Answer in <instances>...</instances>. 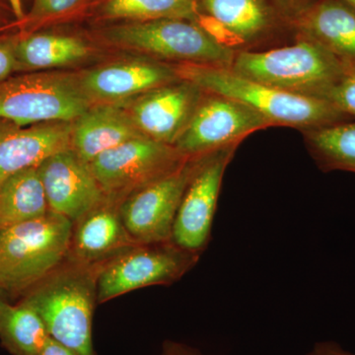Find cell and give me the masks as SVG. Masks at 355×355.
<instances>
[{
    "label": "cell",
    "mask_w": 355,
    "mask_h": 355,
    "mask_svg": "<svg viewBox=\"0 0 355 355\" xmlns=\"http://www.w3.org/2000/svg\"><path fill=\"white\" fill-rule=\"evenodd\" d=\"M16 69H18V62L15 44L0 43V83L6 80Z\"/></svg>",
    "instance_id": "4316f807"
},
{
    "label": "cell",
    "mask_w": 355,
    "mask_h": 355,
    "mask_svg": "<svg viewBox=\"0 0 355 355\" xmlns=\"http://www.w3.org/2000/svg\"><path fill=\"white\" fill-rule=\"evenodd\" d=\"M9 3H10L11 8H12V11L14 15L16 16L18 20H24L25 15L23 13L22 8V2L21 0H9Z\"/></svg>",
    "instance_id": "4dcf8cb0"
},
{
    "label": "cell",
    "mask_w": 355,
    "mask_h": 355,
    "mask_svg": "<svg viewBox=\"0 0 355 355\" xmlns=\"http://www.w3.org/2000/svg\"><path fill=\"white\" fill-rule=\"evenodd\" d=\"M180 78L197 84L207 92L244 103L272 127L296 128L301 132L354 121L335 105L270 87L235 73L230 69L197 64H175Z\"/></svg>",
    "instance_id": "7a4b0ae2"
},
{
    "label": "cell",
    "mask_w": 355,
    "mask_h": 355,
    "mask_svg": "<svg viewBox=\"0 0 355 355\" xmlns=\"http://www.w3.org/2000/svg\"><path fill=\"white\" fill-rule=\"evenodd\" d=\"M78 78L84 93L96 105L128 101L180 76L175 64L137 58L96 67Z\"/></svg>",
    "instance_id": "5bb4252c"
},
{
    "label": "cell",
    "mask_w": 355,
    "mask_h": 355,
    "mask_svg": "<svg viewBox=\"0 0 355 355\" xmlns=\"http://www.w3.org/2000/svg\"><path fill=\"white\" fill-rule=\"evenodd\" d=\"M307 355H355L354 352L343 349L340 343L334 340H323L315 343Z\"/></svg>",
    "instance_id": "83f0119b"
},
{
    "label": "cell",
    "mask_w": 355,
    "mask_h": 355,
    "mask_svg": "<svg viewBox=\"0 0 355 355\" xmlns=\"http://www.w3.org/2000/svg\"><path fill=\"white\" fill-rule=\"evenodd\" d=\"M106 41L174 64L230 69L235 50L219 43L195 21L160 19L127 22L106 28Z\"/></svg>",
    "instance_id": "5b68a950"
},
{
    "label": "cell",
    "mask_w": 355,
    "mask_h": 355,
    "mask_svg": "<svg viewBox=\"0 0 355 355\" xmlns=\"http://www.w3.org/2000/svg\"><path fill=\"white\" fill-rule=\"evenodd\" d=\"M200 256L172 241L130 248L101 266L97 302H106L142 287L174 284L197 265Z\"/></svg>",
    "instance_id": "52a82bcc"
},
{
    "label": "cell",
    "mask_w": 355,
    "mask_h": 355,
    "mask_svg": "<svg viewBox=\"0 0 355 355\" xmlns=\"http://www.w3.org/2000/svg\"><path fill=\"white\" fill-rule=\"evenodd\" d=\"M205 90L180 78L133 99L123 107L137 128L156 141L174 146L188 127Z\"/></svg>",
    "instance_id": "7c38bea8"
},
{
    "label": "cell",
    "mask_w": 355,
    "mask_h": 355,
    "mask_svg": "<svg viewBox=\"0 0 355 355\" xmlns=\"http://www.w3.org/2000/svg\"><path fill=\"white\" fill-rule=\"evenodd\" d=\"M161 355H205L202 352L184 343L166 340Z\"/></svg>",
    "instance_id": "f1b7e54d"
},
{
    "label": "cell",
    "mask_w": 355,
    "mask_h": 355,
    "mask_svg": "<svg viewBox=\"0 0 355 355\" xmlns=\"http://www.w3.org/2000/svg\"><path fill=\"white\" fill-rule=\"evenodd\" d=\"M39 355H77L76 352H72L69 347L57 342V340L49 338L48 342L46 343L43 349L40 352Z\"/></svg>",
    "instance_id": "f546056e"
},
{
    "label": "cell",
    "mask_w": 355,
    "mask_h": 355,
    "mask_svg": "<svg viewBox=\"0 0 355 355\" xmlns=\"http://www.w3.org/2000/svg\"><path fill=\"white\" fill-rule=\"evenodd\" d=\"M237 148L226 147L200 158L175 217L171 241L178 247L198 254L207 249L224 175Z\"/></svg>",
    "instance_id": "8fae6325"
},
{
    "label": "cell",
    "mask_w": 355,
    "mask_h": 355,
    "mask_svg": "<svg viewBox=\"0 0 355 355\" xmlns=\"http://www.w3.org/2000/svg\"><path fill=\"white\" fill-rule=\"evenodd\" d=\"M140 135L144 133L121 104H96L73 121L71 149L90 164L100 154Z\"/></svg>",
    "instance_id": "ac0fdd59"
},
{
    "label": "cell",
    "mask_w": 355,
    "mask_h": 355,
    "mask_svg": "<svg viewBox=\"0 0 355 355\" xmlns=\"http://www.w3.org/2000/svg\"><path fill=\"white\" fill-rule=\"evenodd\" d=\"M203 13L218 23L236 51H258L272 31L275 18L268 0H198Z\"/></svg>",
    "instance_id": "d6986e66"
},
{
    "label": "cell",
    "mask_w": 355,
    "mask_h": 355,
    "mask_svg": "<svg viewBox=\"0 0 355 355\" xmlns=\"http://www.w3.org/2000/svg\"><path fill=\"white\" fill-rule=\"evenodd\" d=\"M103 18L144 22L160 19H186L197 22L198 0H105L99 11Z\"/></svg>",
    "instance_id": "cb8c5ba5"
},
{
    "label": "cell",
    "mask_w": 355,
    "mask_h": 355,
    "mask_svg": "<svg viewBox=\"0 0 355 355\" xmlns=\"http://www.w3.org/2000/svg\"><path fill=\"white\" fill-rule=\"evenodd\" d=\"M311 157L324 173L355 174V121L302 132Z\"/></svg>",
    "instance_id": "7402d4cb"
},
{
    "label": "cell",
    "mask_w": 355,
    "mask_h": 355,
    "mask_svg": "<svg viewBox=\"0 0 355 355\" xmlns=\"http://www.w3.org/2000/svg\"><path fill=\"white\" fill-rule=\"evenodd\" d=\"M200 158L202 156L187 159L175 171L121 200V220L137 244L171 241L175 217Z\"/></svg>",
    "instance_id": "30bf717a"
},
{
    "label": "cell",
    "mask_w": 355,
    "mask_h": 355,
    "mask_svg": "<svg viewBox=\"0 0 355 355\" xmlns=\"http://www.w3.org/2000/svg\"><path fill=\"white\" fill-rule=\"evenodd\" d=\"M87 44L76 37L35 34L15 44L18 69H55L76 64L87 58Z\"/></svg>",
    "instance_id": "44dd1931"
},
{
    "label": "cell",
    "mask_w": 355,
    "mask_h": 355,
    "mask_svg": "<svg viewBox=\"0 0 355 355\" xmlns=\"http://www.w3.org/2000/svg\"><path fill=\"white\" fill-rule=\"evenodd\" d=\"M49 336L36 311L22 302L0 306V340L12 355H39Z\"/></svg>",
    "instance_id": "603a6c76"
},
{
    "label": "cell",
    "mask_w": 355,
    "mask_h": 355,
    "mask_svg": "<svg viewBox=\"0 0 355 355\" xmlns=\"http://www.w3.org/2000/svg\"><path fill=\"white\" fill-rule=\"evenodd\" d=\"M298 35L314 40L347 69H355V11L340 0H316L296 19Z\"/></svg>",
    "instance_id": "e0dca14e"
},
{
    "label": "cell",
    "mask_w": 355,
    "mask_h": 355,
    "mask_svg": "<svg viewBox=\"0 0 355 355\" xmlns=\"http://www.w3.org/2000/svg\"><path fill=\"white\" fill-rule=\"evenodd\" d=\"M340 1L347 4V6H349L350 8L354 9L355 11V0H340Z\"/></svg>",
    "instance_id": "1f68e13d"
},
{
    "label": "cell",
    "mask_w": 355,
    "mask_h": 355,
    "mask_svg": "<svg viewBox=\"0 0 355 355\" xmlns=\"http://www.w3.org/2000/svg\"><path fill=\"white\" fill-rule=\"evenodd\" d=\"M74 223L46 216L0 230V292L22 296L67 260Z\"/></svg>",
    "instance_id": "277c9868"
},
{
    "label": "cell",
    "mask_w": 355,
    "mask_h": 355,
    "mask_svg": "<svg viewBox=\"0 0 355 355\" xmlns=\"http://www.w3.org/2000/svg\"><path fill=\"white\" fill-rule=\"evenodd\" d=\"M92 106L72 74H28L0 83V119L17 127L74 121Z\"/></svg>",
    "instance_id": "8992f818"
},
{
    "label": "cell",
    "mask_w": 355,
    "mask_h": 355,
    "mask_svg": "<svg viewBox=\"0 0 355 355\" xmlns=\"http://www.w3.org/2000/svg\"><path fill=\"white\" fill-rule=\"evenodd\" d=\"M270 127V121L244 103L205 91L174 147L184 157H200L226 147L239 146L252 133Z\"/></svg>",
    "instance_id": "9c48e42d"
},
{
    "label": "cell",
    "mask_w": 355,
    "mask_h": 355,
    "mask_svg": "<svg viewBox=\"0 0 355 355\" xmlns=\"http://www.w3.org/2000/svg\"><path fill=\"white\" fill-rule=\"evenodd\" d=\"M49 211L38 167L15 173L0 183V230L40 218Z\"/></svg>",
    "instance_id": "ffe728a7"
},
{
    "label": "cell",
    "mask_w": 355,
    "mask_h": 355,
    "mask_svg": "<svg viewBox=\"0 0 355 355\" xmlns=\"http://www.w3.org/2000/svg\"><path fill=\"white\" fill-rule=\"evenodd\" d=\"M6 300H8V299H7L6 296L3 295V294H2L1 292H0V306H1L2 303H3L4 301Z\"/></svg>",
    "instance_id": "d6a6232c"
},
{
    "label": "cell",
    "mask_w": 355,
    "mask_h": 355,
    "mask_svg": "<svg viewBox=\"0 0 355 355\" xmlns=\"http://www.w3.org/2000/svg\"><path fill=\"white\" fill-rule=\"evenodd\" d=\"M324 100L355 121V69H347L345 76L329 91Z\"/></svg>",
    "instance_id": "484cf974"
},
{
    "label": "cell",
    "mask_w": 355,
    "mask_h": 355,
    "mask_svg": "<svg viewBox=\"0 0 355 355\" xmlns=\"http://www.w3.org/2000/svg\"><path fill=\"white\" fill-rule=\"evenodd\" d=\"M72 130L73 121H51L0 132V183L71 148Z\"/></svg>",
    "instance_id": "2e32d148"
},
{
    "label": "cell",
    "mask_w": 355,
    "mask_h": 355,
    "mask_svg": "<svg viewBox=\"0 0 355 355\" xmlns=\"http://www.w3.org/2000/svg\"><path fill=\"white\" fill-rule=\"evenodd\" d=\"M0 22H1V14H0Z\"/></svg>",
    "instance_id": "836d02e7"
},
{
    "label": "cell",
    "mask_w": 355,
    "mask_h": 355,
    "mask_svg": "<svg viewBox=\"0 0 355 355\" xmlns=\"http://www.w3.org/2000/svg\"><path fill=\"white\" fill-rule=\"evenodd\" d=\"M38 170L49 209L73 223L106 200L89 165L71 148L50 156Z\"/></svg>",
    "instance_id": "4fadbf2b"
},
{
    "label": "cell",
    "mask_w": 355,
    "mask_h": 355,
    "mask_svg": "<svg viewBox=\"0 0 355 355\" xmlns=\"http://www.w3.org/2000/svg\"><path fill=\"white\" fill-rule=\"evenodd\" d=\"M187 157L174 146L140 135L105 151L90 163L107 200L123 198L178 169Z\"/></svg>",
    "instance_id": "ba28073f"
},
{
    "label": "cell",
    "mask_w": 355,
    "mask_h": 355,
    "mask_svg": "<svg viewBox=\"0 0 355 355\" xmlns=\"http://www.w3.org/2000/svg\"><path fill=\"white\" fill-rule=\"evenodd\" d=\"M230 69L270 87L324 100L349 69L314 40L297 35L284 46L237 51Z\"/></svg>",
    "instance_id": "3957f363"
},
{
    "label": "cell",
    "mask_w": 355,
    "mask_h": 355,
    "mask_svg": "<svg viewBox=\"0 0 355 355\" xmlns=\"http://www.w3.org/2000/svg\"><path fill=\"white\" fill-rule=\"evenodd\" d=\"M88 0H34L30 22L41 23L58 19L78 10Z\"/></svg>",
    "instance_id": "d4e9b609"
},
{
    "label": "cell",
    "mask_w": 355,
    "mask_h": 355,
    "mask_svg": "<svg viewBox=\"0 0 355 355\" xmlns=\"http://www.w3.org/2000/svg\"><path fill=\"white\" fill-rule=\"evenodd\" d=\"M137 245L121 220L120 203L106 198L74 223L67 260L104 263Z\"/></svg>",
    "instance_id": "9a60e30c"
},
{
    "label": "cell",
    "mask_w": 355,
    "mask_h": 355,
    "mask_svg": "<svg viewBox=\"0 0 355 355\" xmlns=\"http://www.w3.org/2000/svg\"><path fill=\"white\" fill-rule=\"evenodd\" d=\"M102 265L65 260L20 300L36 311L51 338L77 355H94L93 313Z\"/></svg>",
    "instance_id": "6da1fadb"
}]
</instances>
